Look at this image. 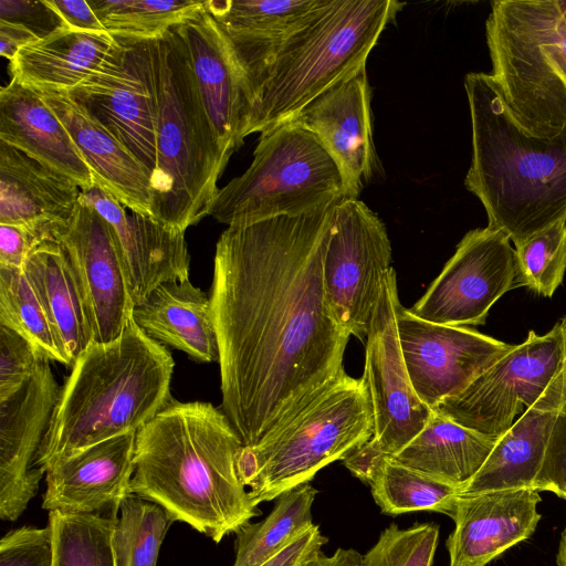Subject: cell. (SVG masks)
Segmentation results:
<instances>
[{
	"label": "cell",
	"mask_w": 566,
	"mask_h": 566,
	"mask_svg": "<svg viewBox=\"0 0 566 566\" xmlns=\"http://www.w3.org/2000/svg\"><path fill=\"white\" fill-rule=\"evenodd\" d=\"M61 387L43 358L31 380L0 402V517L18 520L35 496L45 471L34 468Z\"/></svg>",
	"instance_id": "cell-18"
},
{
	"label": "cell",
	"mask_w": 566,
	"mask_h": 566,
	"mask_svg": "<svg viewBox=\"0 0 566 566\" xmlns=\"http://www.w3.org/2000/svg\"><path fill=\"white\" fill-rule=\"evenodd\" d=\"M528 408L566 409V318L526 339L493 363L433 411L482 434L499 438Z\"/></svg>",
	"instance_id": "cell-10"
},
{
	"label": "cell",
	"mask_w": 566,
	"mask_h": 566,
	"mask_svg": "<svg viewBox=\"0 0 566 566\" xmlns=\"http://www.w3.org/2000/svg\"><path fill=\"white\" fill-rule=\"evenodd\" d=\"M82 196L115 231L135 306L163 283L189 280L190 255L185 231L127 210L97 184L82 190Z\"/></svg>",
	"instance_id": "cell-21"
},
{
	"label": "cell",
	"mask_w": 566,
	"mask_h": 566,
	"mask_svg": "<svg viewBox=\"0 0 566 566\" xmlns=\"http://www.w3.org/2000/svg\"><path fill=\"white\" fill-rule=\"evenodd\" d=\"M52 239L71 264L93 343L116 339L133 321L135 305L113 227L81 191L74 214Z\"/></svg>",
	"instance_id": "cell-15"
},
{
	"label": "cell",
	"mask_w": 566,
	"mask_h": 566,
	"mask_svg": "<svg viewBox=\"0 0 566 566\" xmlns=\"http://www.w3.org/2000/svg\"><path fill=\"white\" fill-rule=\"evenodd\" d=\"M53 547L49 526H22L0 542V566H52Z\"/></svg>",
	"instance_id": "cell-41"
},
{
	"label": "cell",
	"mask_w": 566,
	"mask_h": 566,
	"mask_svg": "<svg viewBox=\"0 0 566 566\" xmlns=\"http://www.w3.org/2000/svg\"><path fill=\"white\" fill-rule=\"evenodd\" d=\"M564 20L566 21V0H556Z\"/></svg>",
	"instance_id": "cell-51"
},
{
	"label": "cell",
	"mask_w": 566,
	"mask_h": 566,
	"mask_svg": "<svg viewBox=\"0 0 566 566\" xmlns=\"http://www.w3.org/2000/svg\"><path fill=\"white\" fill-rule=\"evenodd\" d=\"M133 319L150 338L198 363L219 360L210 296L189 280L160 284L134 307Z\"/></svg>",
	"instance_id": "cell-27"
},
{
	"label": "cell",
	"mask_w": 566,
	"mask_h": 566,
	"mask_svg": "<svg viewBox=\"0 0 566 566\" xmlns=\"http://www.w3.org/2000/svg\"><path fill=\"white\" fill-rule=\"evenodd\" d=\"M497 439L432 410L423 429L390 458L462 490L482 468Z\"/></svg>",
	"instance_id": "cell-31"
},
{
	"label": "cell",
	"mask_w": 566,
	"mask_h": 566,
	"mask_svg": "<svg viewBox=\"0 0 566 566\" xmlns=\"http://www.w3.org/2000/svg\"><path fill=\"white\" fill-rule=\"evenodd\" d=\"M116 522L117 515L49 512L52 566H117Z\"/></svg>",
	"instance_id": "cell-34"
},
{
	"label": "cell",
	"mask_w": 566,
	"mask_h": 566,
	"mask_svg": "<svg viewBox=\"0 0 566 566\" xmlns=\"http://www.w3.org/2000/svg\"><path fill=\"white\" fill-rule=\"evenodd\" d=\"M365 379L344 373L254 447H243L238 472L254 503L269 502L344 460L374 434Z\"/></svg>",
	"instance_id": "cell-8"
},
{
	"label": "cell",
	"mask_w": 566,
	"mask_h": 566,
	"mask_svg": "<svg viewBox=\"0 0 566 566\" xmlns=\"http://www.w3.org/2000/svg\"><path fill=\"white\" fill-rule=\"evenodd\" d=\"M0 140L67 176L82 190L95 185L90 166L41 94L14 80L0 91Z\"/></svg>",
	"instance_id": "cell-25"
},
{
	"label": "cell",
	"mask_w": 566,
	"mask_h": 566,
	"mask_svg": "<svg viewBox=\"0 0 566 566\" xmlns=\"http://www.w3.org/2000/svg\"><path fill=\"white\" fill-rule=\"evenodd\" d=\"M323 1L206 0V11L230 40L251 84L282 43Z\"/></svg>",
	"instance_id": "cell-26"
},
{
	"label": "cell",
	"mask_w": 566,
	"mask_h": 566,
	"mask_svg": "<svg viewBox=\"0 0 566 566\" xmlns=\"http://www.w3.org/2000/svg\"><path fill=\"white\" fill-rule=\"evenodd\" d=\"M386 457L367 442L345 458L343 463L354 476L369 485Z\"/></svg>",
	"instance_id": "cell-46"
},
{
	"label": "cell",
	"mask_w": 566,
	"mask_h": 566,
	"mask_svg": "<svg viewBox=\"0 0 566 566\" xmlns=\"http://www.w3.org/2000/svg\"><path fill=\"white\" fill-rule=\"evenodd\" d=\"M0 325L27 339L42 358L67 365L46 313L22 269L0 266Z\"/></svg>",
	"instance_id": "cell-36"
},
{
	"label": "cell",
	"mask_w": 566,
	"mask_h": 566,
	"mask_svg": "<svg viewBox=\"0 0 566 566\" xmlns=\"http://www.w3.org/2000/svg\"><path fill=\"white\" fill-rule=\"evenodd\" d=\"M539 502V492L530 488L460 494L446 542L449 566H486L530 538L541 520Z\"/></svg>",
	"instance_id": "cell-22"
},
{
	"label": "cell",
	"mask_w": 566,
	"mask_h": 566,
	"mask_svg": "<svg viewBox=\"0 0 566 566\" xmlns=\"http://www.w3.org/2000/svg\"><path fill=\"white\" fill-rule=\"evenodd\" d=\"M318 491L310 483L282 493L270 514L248 522L234 534L233 566H260L315 523L312 507Z\"/></svg>",
	"instance_id": "cell-32"
},
{
	"label": "cell",
	"mask_w": 566,
	"mask_h": 566,
	"mask_svg": "<svg viewBox=\"0 0 566 566\" xmlns=\"http://www.w3.org/2000/svg\"><path fill=\"white\" fill-rule=\"evenodd\" d=\"M39 39L33 30L23 24L0 21V53L10 61L20 49Z\"/></svg>",
	"instance_id": "cell-47"
},
{
	"label": "cell",
	"mask_w": 566,
	"mask_h": 566,
	"mask_svg": "<svg viewBox=\"0 0 566 566\" xmlns=\"http://www.w3.org/2000/svg\"><path fill=\"white\" fill-rule=\"evenodd\" d=\"M90 166L95 184L127 210L151 216V172L66 93H40Z\"/></svg>",
	"instance_id": "cell-24"
},
{
	"label": "cell",
	"mask_w": 566,
	"mask_h": 566,
	"mask_svg": "<svg viewBox=\"0 0 566 566\" xmlns=\"http://www.w3.org/2000/svg\"><path fill=\"white\" fill-rule=\"evenodd\" d=\"M403 6L396 0H324L253 78L249 134L292 119L366 67L381 32Z\"/></svg>",
	"instance_id": "cell-5"
},
{
	"label": "cell",
	"mask_w": 566,
	"mask_h": 566,
	"mask_svg": "<svg viewBox=\"0 0 566 566\" xmlns=\"http://www.w3.org/2000/svg\"><path fill=\"white\" fill-rule=\"evenodd\" d=\"M328 538L314 524L260 566H306L322 551Z\"/></svg>",
	"instance_id": "cell-43"
},
{
	"label": "cell",
	"mask_w": 566,
	"mask_h": 566,
	"mask_svg": "<svg viewBox=\"0 0 566 566\" xmlns=\"http://www.w3.org/2000/svg\"><path fill=\"white\" fill-rule=\"evenodd\" d=\"M0 21L15 22L33 30L40 38L36 24L61 28L57 17L43 1L0 0Z\"/></svg>",
	"instance_id": "cell-45"
},
{
	"label": "cell",
	"mask_w": 566,
	"mask_h": 566,
	"mask_svg": "<svg viewBox=\"0 0 566 566\" xmlns=\"http://www.w3.org/2000/svg\"><path fill=\"white\" fill-rule=\"evenodd\" d=\"M337 202L230 226L216 244L209 296L220 409L243 447L268 438L345 373L350 334L336 318L324 284Z\"/></svg>",
	"instance_id": "cell-1"
},
{
	"label": "cell",
	"mask_w": 566,
	"mask_h": 566,
	"mask_svg": "<svg viewBox=\"0 0 566 566\" xmlns=\"http://www.w3.org/2000/svg\"><path fill=\"white\" fill-rule=\"evenodd\" d=\"M154 40V39H153ZM153 40L114 36L98 67L66 93L153 174L158 116Z\"/></svg>",
	"instance_id": "cell-11"
},
{
	"label": "cell",
	"mask_w": 566,
	"mask_h": 566,
	"mask_svg": "<svg viewBox=\"0 0 566 566\" xmlns=\"http://www.w3.org/2000/svg\"><path fill=\"white\" fill-rule=\"evenodd\" d=\"M381 513L430 511L452 516L461 490L386 457L369 484Z\"/></svg>",
	"instance_id": "cell-33"
},
{
	"label": "cell",
	"mask_w": 566,
	"mask_h": 566,
	"mask_svg": "<svg viewBox=\"0 0 566 566\" xmlns=\"http://www.w3.org/2000/svg\"><path fill=\"white\" fill-rule=\"evenodd\" d=\"M363 555L355 548H337L327 555L321 552L306 566H361Z\"/></svg>",
	"instance_id": "cell-48"
},
{
	"label": "cell",
	"mask_w": 566,
	"mask_h": 566,
	"mask_svg": "<svg viewBox=\"0 0 566 566\" xmlns=\"http://www.w3.org/2000/svg\"><path fill=\"white\" fill-rule=\"evenodd\" d=\"M397 327L413 389L431 410L462 391L513 347L471 328L427 322L401 303Z\"/></svg>",
	"instance_id": "cell-16"
},
{
	"label": "cell",
	"mask_w": 566,
	"mask_h": 566,
	"mask_svg": "<svg viewBox=\"0 0 566 566\" xmlns=\"http://www.w3.org/2000/svg\"><path fill=\"white\" fill-rule=\"evenodd\" d=\"M439 535L437 523H415L407 528L391 523L363 555L361 566H432Z\"/></svg>",
	"instance_id": "cell-39"
},
{
	"label": "cell",
	"mask_w": 566,
	"mask_h": 566,
	"mask_svg": "<svg viewBox=\"0 0 566 566\" xmlns=\"http://www.w3.org/2000/svg\"><path fill=\"white\" fill-rule=\"evenodd\" d=\"M158 116L151 217L185 231L209 216L228 160L177 25L154 39Z\"/></svg>",
	"instance_id": "cell-6"
},
{
	"label": "cell",
	"mask_w": 566,
	"mask_h": 566,
	"mask_svg": "<svg viewBox=\"0 0 566 566\" xmlns=\"http://www.w3.org/2000/svg\"><path fill=\"white\" fill-rule=\"evenodd\" d=\"M347 198L338 166L293 120L261 133L248 169L219 189L209 216L243 226L310 213Z\"/></svg>",
	"instance_id": "cell-9"
},
{
	"label": "cell",
	"mask_w": 566,
	"mask_h": 566,
	"mask_svg": "<svg viewBox=\"0 0 566 566\" xmlns=\"http://www.w3.org/2000/svg\"><path fill=\"white\" fill-rule=\"evenodd\" d=\"M43 358L14 331L0 325V402L20 391Z\"/></svg>",
	"instance_id": "cell-40"
},
{
	"label": "cell",
	"mask_w": 566,
	"mask_h": 566,
	"mask_svg": "<svg viewBox=\"0 0 566 566\" xmlns=\"http://www.w3.org/2000/svg\"><path fill=\"white\" fill-rule=\"evenodd\" d=\"M556 564L557 566H566V527L564 528L559 538L556 554Z\"/></svg>",
	"instance_id": "cell-49"
},
{
	"label": "cell",
	"mask_w": 566,
	"mask_h": 566,
	"mask_svg": "<svg viewBox=\"0 0 566 566\" xmlns=\"http://www.w3.org/2000/svg\"><path fill=\"white\" fill-rule=\"evenodd\" d=\"M392 251L381 219L358 198L340 199L324 259V284L340 325L365 340Z\"/></svg>",
	"instance_id": "cell-12"
},
{
	"label": "cell",
	"mask_w": 566,
	"mask_h": 566,
	"mask_svg": "<svg viewBox=\"0 0 566 566\" xmlns=\"http://www.w3.org/2000/svg\"><path fill=\"white\" fill-rule=\"evenodd\" d=\"M136 432L125 433L60 459L45 470L42 509L117 515L135 472Z\"/></svg>",
	"instance_id": "cell-20"
},
{
	"label": "cell",
	"mask_w": 566,
	"mask_h": 566,
	"mask_svg": "<svg viewBox=\"0 0 566 566\" xmlns=\"http://www.w3.org/2000/svg\"><path fill=\"white\" fill-rule=\"evenodd\" d=\"M396 272L384 276L366 337L365 379L374 413L369 444L387 457L402 450L426 426L432 410L411 384L399 342Z\"/></svg>",
	"instance_id": "cell-14"
},
{
	"label": "cell",
	"mask_w": 566,
	"mask_h": 566,
	"mask_svg": "<svg viewBox=\"0 0 566 566\" xmlns=\"http://www.w3.org/2000/svg\"><path fill=\"white\" fill-rule=\"evenodd\" d=\"M516 286L551 297L566 271V219L515 244Z\"/></svg>",
	"instance_id": "cell-38"
},
{
	"label": "cell",
	"mask_w": 566,
	"mask_h": 566,
	"mask_svg": "<svg viewBox=\"0 0 566 566\" xmlns=\"http://www.w3.org/2000/svg\"><path fill=\"white\" fill-rule=\"evenodd\" d=\"M113 43L108 32L57 28L18 51L10 61L12 80L39 93H69L98 67Z\"/></svg>",
	"instance_id": "cell-28"
},
{
	"label": "cell",
	"mask_w": 566,
	"mask_h": 566,
	"mask_svg": "<svg viewBox=\"0 0 566 566\" xmlns=\"http://www.w3.org/2000/svg\"><path fill=\"white\" fill-rule=\"evenodd\" d=\"M119 511L113 538L117 566H156L174 521L163 506L133 493Z\"/></svg>",
	"instance_id": "cell-37"
},
{
	"label": "cell",
	"mask_w": 566,
	"mask_h": 566,
	"mask_svg": "<svg viewBox=\"0 0 566 566\" xmlns=\"http://www.w3.org/2000/svg\"><path fill=\"white\" fill-rule=\"evenodd\" d=\"M242 448L220 408L172 398L136 432L130 492L219 543L261 513L238 472Z\"/></svg>",
	"instance_id": "cell-2"
},
{
	"label": "cell",
	"mask_w": 566,
	"mask_h": 566,
	"mask_svg": "<svg viewBox=\"0 0 566 566\" xmlns=\"http://www.w3.org/2000/svg\"><path fill=\"white\" fill-rule=\"evenodd\" d=\"M177 30L187 45L201 98L229 161L250 135L254 97L249 76L230 40L206 8L177 25Z\"/></svg>",
	"instance_id": "cell-17"
},
{
	"label": "cell",
	"mask_w": 566,
	"mask_h": 566,
	"mask_svg": "<svg viewBox=\"0 0 566 566\" xmlns=\"http://www.w3.org/2000/svg\"><path fill=\"white\" fill-rule=\"evenodd\" d=\"M472 127L465 188L482 203L488 227L515 244L566 219V127L554 137L525 132L490 74L464 78Z\"/></svg>",
	"instance_id": "cell-3"
},
{
	"label": "cell",
	"mask_w": 566,
	"mask_h": 566,
	"mask_svg": "<svg viewBox=\"0 0 566 566\" xmlns=\"http://www.w3.org/2000/svg\"><path fill=\"white\" fill-rule=\"evenodd\" d=\"M554 494L566 500V481L559 485Z\"/></svg>",
	"instance_id": "cell-50"
},
{
	"label": "cell",
	"mask_w": 566,
	"mask_h": 566,
	"mask_svg": "<svg viewBox=\"0 0 566 566\" xmlns=\"http://www.w3.org/2000/svg\"><path fill=\"white\" fill-rule=\"evenodd\" d=\"M563 411L526 409L499 437L482 468L460 494L533 489L544 464L555 424Z\"/></svg>",
	"instance_id": "cell-30"
},
{
	"label": "cell",
	"mask_w": 566,
	"mask_h": 566,
	"mask_svg": "<svg viewBox=\"0 0 566 566\" xmlns=\"http://www.w3.org/2000/svg\"><path fill=\"white\" fill-rule=\"evenodd\" d=\"M113 36L153 40L205 10L203 0H90Z\"/></svg>",
	"instance_id": "cell-35"
},
{
	"label": "cell",
	"mask_w": 566,
	"mask_h": 566,
	"mask_svg": "<svg viewBox=\"0 0 566 566\" xmlns=\"http://www.w3.org/2000/svg\"><path fill=\"white\" fill-rule=\"evenodd\" d=\"M34 468L137 432L171 400L175 361L134 319L116 339L92 343L71 366Z\"/></svg>",
	"instance_id": "cell-4"
},
{
	"label": "cell",
	"mask_w": 566,
	"mask_h": 566,
	"mask_svg": "<svg viewBox=\"0 0 566 566\" xmlns=\"http://www.w3.org/2000/svg\"><path fill=\"white\" fill-rule=\"evenodd\" d=\"M511 242L505 232L491 227L467 232L409 311L441 325H483L495 302L516 287V255Z\"/></svg>",
	"instance_id": "cell-13"
},
{
	"label": "cell",
	"mask_w": 566,
	"mask_h": 566,
	"mask_svg": "<svg viewBox=\"0 0 566 566\" xmlns=\"http://www.w3.org/2000/svg\"><path fill=\"white\" fill-rule=\"evenodd\" d=\"M81 191L67 176L0 140V224L52 239L74 214Z\"/></svg>",
	"instance_id": "cell-23"
},
{
	"label": "cell",
	"mask_w": 566,
	"mask_h": 566,
	"mask_svg": "<svg viewBox=\"0 0 566 566\" xmlns=\"http://www.w3.org/2000/svg\"><path fill=\"white\" fill-rule=\"evenodd\" d=\"M23 271L46 313L67 365L72 366L93 338L65 252L55 240L46 239L31 252Z\"/></svg>",
	"instance_id": "cell-29"
},
{
	"label": "cell",
	"mask_w": 566,
	"mask_h": 566,
	"mask_svg": "<svg viewBox=\"0 0 566 566\" xmlns=\"http://www.w3.org/2000/svg\"><path fill=\"white\" fill-rule=\"evenodd\" d=\"M490 76L520 126L566 127V21L556 0H496L485 22Z\"/></svg>",
	"instance_id": "cell-7"
},
{
	"label": "cell",
	"mask_w": 566,
	"mask_h": 566,
	"mask_svg": "<svg viewBox=\"0 0 566 566\" xmlns=\"http://www.w3.org/2000/svg\"><path fill=\"white\" fill-rule=\"evenodd\" d=\"M43 239L31 229L18 224H0V266L22 269Z\"/></svg>",
	"instance_id": "cell-42"
},
{
	"label": "cell",
	"mask_w": 566,
	"mask_h": 566,
	"mask_svg": "<svg viewBox=\"0 0 566 566\" xmlns=\"http://www.w3.org/2000/svg\"><path fill=\"white\" fill-rule=\"evenodd\" d=\"M57 17L61 27L75 32H107L88 1L83 0H43Z\"/></svg>",
	"instance_id": "cell-44"
},
{
	"label": "cell",
	"mask_w": 566,
	"mask_h": 566,
	"mask_svg": "<svg viewBox=\"0 0 566 566\" xmlns=\"http://www.w3.org/2000/svg\"><path fill=\"white\" fill-rule=\"evenodd\" d=\"M370 99L371 91L364 67L290 119L311 132L334 159L343 176L347 198H358L378 167Z\"/></svg>",
	"instance_id": "cell-19"
}]
</instances>
